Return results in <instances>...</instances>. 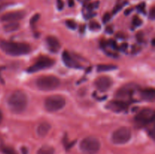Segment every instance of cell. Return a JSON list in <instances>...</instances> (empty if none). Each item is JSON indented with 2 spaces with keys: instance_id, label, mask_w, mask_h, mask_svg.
I'll return each instance as SVG.
<instances>
[{
  "instance_id": "30",
  "label": "cell",
  "mask_w": 155,
  "mask_h": 154,
  "mask_svg": "<svg viewBox=\"0 0 155 154\" xmlns=\"http://www.w3.org/2000/svg\"><path fill=\"white\" fill-rule=\"evenodd\" d=\"M68 5L70 7H73L74 5V0H68Z\"/></svg>"
},
{
  "instance_id": "28",
  "label": "cell",
  "mask_w": 155,
  "mask_h": 154,
  "mask_svg": "<svg viewBox=\"0 0 155 154\" xmlns=\"http://www.w3.org/2000/svg\"><path fill=\"white\" fill-rule=\"evenodd\" d=\"M110 14H109V13H106L104 15V17H103V22H104V23H107V21H108L109 20H110Z\"/></svg>"
},
{
  "instance_id": "27",
  "label": "cell",
  "mask_w": 155,
  "mask_h": 154,
  "mask_svg": "<svg viewBox=\"0 0 155 154\" xmlns=\"http://www.w3.org/2000/svg\"><path fill=\"white\" fill-rule=\"evenodd\" d=\"M149 18H151V20L154 19V18H155V8H154V7H153L151 9V11H150Z\"/></svg>"
},
{
  "instance_id": "4",
  "label": "cell",
  "mask_w": 155,
  "mask_h": 154,
  "mask_svg": "<svg viewBox=\"0 0 155 154\" xmlns=\"http://www.w3.org/2000/svg\"><path fill=\"white\" fill-rule=\"evenodd\" d=\"M101 147L100 141L94 137H85L80 143V149L85 154H95Z\"/></svg>"
},
{
  "instance_id": "16",
  "label": "cell",
  "mask_w": 155,
  "mask_h": 154,
  "mask_svg": "<svg viewBox=\"0 0 155 154\" xmlns=\"http://www.w3.org/2000/svg\"><path fill=\"white\" fill-rule=\"evenodd\" d=\"M62 59H63V61L64 62L65 64L67 66H70V67H77V66H78L77 63L74 61V59L71 57V55H70L68 51H64L63 54H62Z\"/></svg>"
},
{
  "instance_id": "25",
  "label": "cell",
  "mask_w": 155,
  "mask_h": 154,
  "mask_svg": "<svg viewBox=\"0 0 155 154\" xmlns=\"http://www.w3.org/2000/svg\"><path fill=\"white\" fill-rule=\"evenodd\" d=\"M137 9L139 10V11L142 12V13H145V3H141L138 5Z\"/></svg>"
},
{
  "instance_id": "18",
  "label": "cell",
  "mask_w": 155,
  "mask_h": 154,
  "mask_svg": "<svg viewBox=\"0 0 155 154\" xmlns=\"http://www.w3.org/2000/svg\"><path fill=\"white\" fill-rule=\"evenodd\" d=\"M54 148L50 146H43L38 150L37 154H54Z\"/></svg>"
},
{
  "instance_id": "32",
  "label": "cell",
  "mask_w": 155,
  "mask_h": 154,
  "mask_svg": "<svg viewBox=\"0 0 155 154\" xmlns=\"http://www.w3.org/2000/svg\"><path fill=\"white\" fill-rule=\"evenodd\" d=\"M131 11H132V9H127V11H125V13L124 14H125L126 15H128Z\"/></svg>"
},
{
  "instance_id": "7",
  "label": "cell",
  "mask_w": 155,
  "mask_h": 154,
  "mask_svg": "<svg viewBox=\"0 0 155 154\" xmlns=\"http://www.w3.org/2000/svg\"><path fill=\"white\" fill-rule=\"evenodd\" d=\"M53 63H54V60H51L49 57H41L40 58L38 59V60L34 64H33L30 67L27 69V71L30 72H38L41 69L50 67V66H52Z\"/></svg>"
},
{
  "instance_id": "26",
  "label": "cell",
  "mask_w": 155,
  "mask_h": 154,
  "mask_svg": "<svg viewBox=\"0 0 155 154\" xmlns=\"http://www.w3.org/2000/svg\"><path fill=\"white\" fill-rule=\"evenodd\" d=\"M90 28L92 30H98L100 28V25L97 22H91Z\"/></svg>"
},
{
  "instance_id": "19",
  "label": "cell",
  "mask_w": 155,
  "mask_h": 154,
  "mask_svg": "<svg viewBox=\"0 0 155 154\" xmlns=\"http://www.w3.org/2000/svg\"><path fill=\"white\" fill-rule=\"evenodd\" d=\"M117 69L116 66H114V65H105V64H101L98 65V67H97V70L98 72H105V71H110L113 70V69Z\"/></svg>"
},
{
  "instance_id": "31",
  "label": "cell",
  "mask_w": 155,
  "mask_h": 154,
  "mask_svg": "<svg viewBox=\"0 0 155 154\" xmlns=\"http://www.w3.org/2000/svg\"><path fill=\"white\" fill-rule=\"evenodd\" d=\"M110 45H111V46L114 47V48H117V44H116V42H114V41H112V40L110 41Z\"/></svg>"
},
{
  "instance_id": "3",
  "label": "cell",
  "mask_w": 155,
  "mask_h": 154,
  "mask_svg": "<svg viewBox=\"0 0 155 154\" xmlns=\"http://www.w3.org/2000/svg\"><path fill=\"white\" fill-rule=\"evenodd\" d=\"M36 85L40 90L51 91L58 87L60 80L54 75H42L36 79Z\"/></svg>"
},
{
  "instance_id": "12",
  "label": "cell",
  "mask_w": 155,
  "mask_h": 154,
  "mask_svg": "<svg viewBox=\"0 0 155 154\" xmlns=\"http://www.w3.org/2000/svg\"><path fill=\"white\" fill-rule=\"evenodd\" d=\"M46 42L48 46V48L52 52L55 53L58 51V50L60 49V42H59L58 39L56 37H54V36H48L46 38Z\"/></svg>"
},
{
  "instance_id": "23",
  "label": "cell",
  "mask_w": 155,
  "mask_h": 154,
  "mask_svg": "<svg viewBox=\"0 0 155 154\" xmlns=\"http://www.w3.org/2000/svg\"><path fill=\"white\" fill-rule=\"evenodd\" d=\"M39 19V14H36L33 15V16L32 17L31 19H30V24H31V26L36 24V23L37 22Z\"/></svg>"
},
{
  "instance_id": "21",
  "label": "cell",
  "mask_w": 155,
  "mask_h": 154,
  "mask_svg": "<svg viewBox=\"0 0 155 154\" xmlns=\"http://www.w3.org/2000/svg\"><path fill=\"white\" fill-rule=\"evenodd\" d=\"M3 152L5 154H17V152L12 147H8V146H6L2 149Z\"/></svg>"
},
{
  "instance_id": "6",
  "label": "cell",
  "mask_w": 155,
  "mask_h": 154,
  "mask_svg": "<svg viewBox=\"0 0 155 154\" xmlns=\"http://www.w3.org/2000/svg\"><path fill=\"white\" fill-rule=\"evenodd\" d=\"M131 130L127 127H121L112 134L111 140L115 144H124L131 139Z\"/></svg>"
},
{
  "instance_id": "15",
  "label": "cell",
  "mask_w": 155,
  "mask_h": 154,
  "mask_svg": "<svg viewBox=\"0 0 155 154\" xmlns=\"http://www.w3.org/2000/svg\"><path fill=\"white\" fill-rule=\"evenodd\" d=\"M142 98L146 101H153L155 98V90L153 88H145L141 93Z\"/></svg>"
},
{
  "instance_id": "2",
  "label": "cell",
  "mask_w": 155,
  "mask_h": 154,
  "mask_svg": "<svg viewBox=\"0 0 155 154\" xmlns=\"http://www.w3.org/2000/svg\"><path fill=\"white\" fill-rule=\"evenodd\" d=\"M9 109L15 113H22L27 106V97L22 91H15L8 99Z\"/></svg>"
},
{
  "instance_id": "24",
  "label": "cell",
  "mask_w": 155,
  "mask_h": 154,
  "mask_svg": "<svg viewBox=\"0 0 155 154\" xmlns=\"http://www.w3.org/2000/svg\"><path fill=\"white\" fill-rule=\"evenodd\" d=\"M64 4L62 0H57V8L58 10L61 11L64 8Z\"/></svg>"
},
{
  "instance_id": "10",
  "label": "cell",
  "mask_w": 155,
  "mask_h": 154,
  "mask_svg": "<svg viewBox=\"0 0 155 154\" xmlns=\"http://www.w3.org/2000/svg\"><path fill=\"white\" fill-rule=\"evenodd\" d=\"M25 16V12L23 11H15L8 12L2 16V21L4 22H16L19 20L23 19Z\"/></svg>"
},
{
  "instance_id": "20",
  "label": "cell",
  "mask_w": 155,
  "mask_h": 154,
  "mask_svg": "<svg viewBox=\"0 0 155 154\" xmlns=\"http://www.w3.org/2000/svg\"><path fill=\"white\" fill-rule=\"evenodd\" d=\"M66 25L71 30H75L77 28V23L73 20H68L66 21Z\"/></svg>"
},
{
  "instance_id": "29",
  "label": "cell",
  "mask_w": 155,
  "mask_h": 154,
  "mask_svg": "<svg viewBox=\"0 0 155 154\" xmlns=\"http://www.w3.org/2000/svg\"><path fill=\"white\" fill-rule=\"evenodd\" d=\"M122 7H123V5H117L116 7L114 8V11H113V13L114 14H116L117 12L118 11H120V10L121 8H122Z\"/></svg>"
},
{
  "instance_id": "14",
  "label": "cell",
  "mask_w": 155,
  "mask_h": 154,
  "mask_svg": "<svg viewBox=\"0 0 155 154\" xmlns=\"http://www.w3.org/2000/svg\"><path fill=\"white\" fill-rule=\"evenodd\" d=\"M127 107V106L126 103L120 101H111L108 105V108L111 109L114 111H122V110H125Z\"/></svg>"
},
{
  "instance_id": "11",
  "label": "cell",
  "mask_w": 155,
  "mask_h": 154,
  "mask_svg": "<svg viewBox=\"0 0 155 154\" xmlns=\"http://www.w3.org/2000/svg\"><path fill=\"white\" fill-rule=\"evenodd\" d=\"M136 88V85H127L124 86V87H122L118 90V91L117 92V97L120 98H127V97L131 96V95L134 92Z\"/></svg>"
},
{
  "instance_id": "33",
  "label": "cell",
  "mask_w": 155,
  "mask_h": 154,
  "mask_svg": "<svg viewBox=\"0 0 155 154\" xmlns=\"http://www.w3.org/2000/svg\"><path fill=\"white\" fill-rule=\"evenodd\" d=\"M127 44H124V45H122V47H121V49H123L124 51V49H127Z\"/></svg>"
},
{
  "instance_id": "35",
  "label": "cell",
  "mask_w": 155,
  "mask_h": 154,
  "mask_svg": "<svg viewBox=\"0 0 155 154\" xmlns=\"http://www.w3.org/2000/svg\"><path fill=\"white\" fill-rule=\"evenodd\" d=\"M1 117H2V114H1V112H0V119H1Z\"/></svg>"
},
{
  "instance_id": "34",
  "label": "cell",
  "mask_w": 155,
  "mask_h": 154,
  "mask_svg": "<svg viewBox=\"0 0 155 154\" xmlns=\"http://www.w3.org/2000/svg\"><path fill=\"white\" fill-rule=\"evenodd\" d=\"M4 8H5L4 5H0V12H1Z\"/></svg>"
},
{
  "instance_id": "5",
  "label": "cell",
  "mask_w": 155,
  "mask_h": 154,
  "mask_svg": "<svg viewBox=\"0 0 155 154\" xmlns=\"http://www.w3.org/2000/svg\"><path fill=\"white\" fill-rule=\"evenodd\" d=\"M66 104L64 97L59 95H54L49 96L45 100L44 106L48 112H56L61 110Z\"/></svg>"
},
{
  "instance_id": "8",
  "label": "cell",
  "mask_w": 155,
  "mask_h": 154,
  "mask_svg": "<svg viewBox=\"0 0 155 154\" xmlns=\"http://www.w3.org/2000/svg\"><path fill=\"white\" fill-rule=\"evenodd\" d=\"M154 119V111L151 109H144L142 111L139 112L136 116L135 119L136 122L140 124H148L153 122Z\"/></svg>"
},
{
  "instance_id": "1",
  "label": "cell",
  "mask_w": 155,
  "mask_h": 154,
  "mask_svg": "<svg viewBox=\"0 0 155 154\" xmlns=\"http://www.w3.org/2000/svg\"><path fill=\"white\" fill-rule=\"evenodd\" d=\"M0 48L5 54L12 56L24 55L30 51V46L28 44L11 41H1Z\"/></svg>"
},
{
  "instance_id": "13",
  "label": "cell",
  "mask_w": 155,
  "mask_h": 154,
  "mask_svg": "<svg viewBox=\"0 0 155 154\" xmlns=\"http://www.w3.org/2000/svg\"><path fill=\"white\" fill-rule=\"evenodd\" d=\"M50 128H51V125L49 124L47 122H42L38 125L37 128H36V132L39 137H43L48 134V131H50Z\"/></svg>"
},
{
  "instance_id": "22",
  "label": "cell",
  "mask_w": 155,
  "mask_h": 154,
  "mask_svg": "<svg viewBox=\"0 0 155 154\" xmlns=\"http://www.w3.org/2000/svg\"><path fill=\"white\" fill-rule=\"evenodd\" d=\"M142 21L139 18L138 16H134V18H133V24L136 27H139V26L142 25Z\"/></svg>"
},
{
  "instance_id": "17",
  "label": "cell",
  "mask_w": 155,
  "mask_h": 154,
  "mask_svg": "<svg viewBox=\"0 0 155 154\" xmlns=\"http://www.w3.org/2000/svg\"><path fill=\"white\" fill-rule=\"evenodd\" d=\"M19 28V24L17 22H9L6 25L4 26L5 31L8 33H12L18 30Z\"/></svg>"
},
{
  "instance_id": "9",
  "label": "cell",
  "mask_w": 155,
  "mask_h": 154,
  "mask_svg": "<svg viewBox=\"0 0 155 154\" xmlns=\"http://www.w3.org/2000/svg\"><path fill=\"white\" fill-rule=\"evenodd\" d=\"M112 83L113 82H112V80L110 77L103 75V76L98 77L95 80V85L98 91L101 92H104L107 91L110 88V86L112 85Z\"/></svg>"
}]
</instances>
